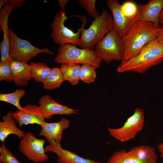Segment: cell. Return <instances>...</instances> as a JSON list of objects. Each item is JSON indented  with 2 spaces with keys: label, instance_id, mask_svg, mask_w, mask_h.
<instances>
[{
  "label": "cell",
  "instance_id": "484cf974",
  "mask_svg": "<svg viewBox=\"0 0 163 163\" xmlns=\"http://www.w3.org/2000/svg\"><path fill=\"white\" fill-rule=\"evenodd\" d=\"M122 5V9L127 18L138 20V5L132 1H127Z\"/></svg>",
  "mask_w": 163,
  "mask_h": 163
},
{
  "label": "cell",
  "instance_id": "cb8c5ba5",
  "mask_svg": "<svg viewBox=\"0 0 163 163\" xmlns=\"http://www.w3.org/2000/svg\"><path fill=\"white\" fill-rule=\"evenodd\" d=\"M25 91L22 89H17L14 92L8 94H0V101L10 104L15 106L18 110H23L20 103L21 99L25 94Z\"/></svg>",
  "mask_w": 163,
  "mask_h": 163
},
{
  "label": "cell",
  "instance_id": "7a4b0ae2",
  "mask_svg": "<svg viewBox=\"0 0 163 163\" xmlns=\"http://www.w3.org/2000/svg\"><path fill=\"white\" fill-rule=\"evenodd\" d=\"M163 60V43L156 38L145 45L136 56L121 62L117 67V71L119 73L133 72L144 73Z\"/></svg>",
  "mask_w": 163,
  "mask_h": 163
},
{
  "label": "cell",
  "instance_id": "1f68e13d",
  "mask_svg": "<svg viewBox=\"0 0 163 163\" xmlns=\"http://www.w3.org/2000/svg\"><path fill=\"white\" fill-rule=\"evenodd\" d=\"M157 147L160 153V157L163 158V142L160 143Z\"/></svg>",
  "mask_w": 163,
  "mask_h": 163
},
{
  "label": "cell",
  "instance_id": "6da1fadb",
  "mask_svg": "<svg viewBox=\"0 0 163 163\" xmlns=\"http://www.w3.org/2000/svg\"><path fill=\"white\" fill-rule=\"evenodd\" d=\"M161 28L152 23L137 20L126 36L122 37L123 47V62L137 55L143 47L160 34Z\"/></svg>",
  "mask_w": 163,
  "mask_h": 163
},
{
  "label": "cell",
  "instance_id": "7c38bea8",
  "mask_svg": "<svg viewBox=\"0 0 163 163\" xmlns=\"http://www.w3.org/2000/svg\"><path fill=\"white\" fill-rule=\"evenodd\" d=\"M49 142V144L44 147V151L45 152H50L55 153L59 163H99L98 161L84 158L72 152L63 149L60 142L56 140H51Z\"/></svg>",
  "mask_w": 163,
  "mask_h": 163
},
{
  "label": "cell",
  "instance_id": "603a6c76",
  "mask_svg": "<svg viewBox=\"0 0 163 163\" xmlns=\"http://www.w3.org/2000/svg\"><path fill=\"white\" fill-rule=\"evenodd\" d=\"M108 161L111 163H145L125 149L115 152L110 157Z\"/></svg>",
  "mask_w": 163,
  "mask_h": 163
},
{
  "label": "cell",
  "instance_id": "ac0fdd59",
  "mask_svg": "<svg viewBox=\"0 0 163 163\" xmlns=\"http://www.w3.org/2000/svg\"><path fill=\"white\" fill-rule=\"evenodd\" d=\"M2 119L3 121L0 122V141L4 143L11 134L16 135L20 139L24 137L26 132L18 127L12 117V113L8 112L2 117Z\"/></svg>",
  "mask_w": 163,
  "mask_h": 163
},
{
  "label": "cell",
  "instance_id": "3957f363",
  "mask_svg": "<svg viewBox=\"0 0 163 163\" xmlns=\"http://www.w3.org/2000/svg\"><path fill=\"white\" fill-rule=\"evenodd\" d=\"M82 21L80 32V47L82 49L93 50L95 45L113 28V18L104 8L100 16L92 21L89 28H85L86 17L81 16Z\"/></svg>",
  "mask_w": 163,
  "mask_h": 163
},
{
  "label": "cell",
  "instance_id": "7402d4cb",
  "mask_svg": "<svg viewBox=\"0 0 163 163\" xmlns=\"http://www.w3.org/2000/svg\"><path fill=\"white\" fill-rule=\"evenodd\" d=\"M29 65L31 67L32 77L37 82H43L52 69L44 63L31 62Z\"/></svg>",
  "mask_w": 163,
  "mask_h": 163
},
{
  "label": "cell",
  "instance_id": "836d02e7",
  "mask_svg": "<svg viewBox=\"0 0 163 163\" xmlns=\"http://www.w3.org/2000/svg\"><path fill=\"white\" fill-rule=\"evenodd\" d=\"M159 21L160 24L163 25V8L159 15Z\"/></svg>",
  "mask_w": 163,
  "mask_h": 163
},
{
  "label": "cell",
  "instance_id": "52a82bcc",
  "mask_svg": "<svg viewBox=\"0 0 163 163\" xmlns=\"http://www.w3.org/2000/svg\"><path fill=\"white\" fill-rule=\"evenodd\" d=\"M9 56L11 59L27 63L41 53L55 54L46 47L40 49L33 45L28 41L20 38L9 29Z\"/></svg>",
  "mask_w": 163,
  "mask_h": 163
},
{
  "label": "cell",
  "instance_id": "4316f807",
  "mask_svg": "<svg viewBox=\"0 0 163 163\" xmlns=\"http://www.w3.org/2000/svg\"><path fill=\"white\" fill-rule=\"evenodd\" d=\"M95 0H78L80 5L86 11L88 14L94 19L100 16L96 8Z\"/></svg>",
  "mask_w": 163,
  "mask_h": 163
},
{
  "label": "cell",
  "instance_id": "30bf717a",
  "mask_svg": "<svg viewBox=\"0 0 163 163\" xmlns=\"http://www.w3.org/2000/svg\"><path fill=\"white\" fill-rule=\"evenodd\" d=\"M107 4L113 15V28L121 37L127 34L137 20L126 17L123 13L122 5L116 0H107Z\"/></svg>",
  "mask_w": 163,
  "mask_h": 163
},
{
  "label": "cell",
  "instance_id": "4dcf8cb0",
  "mask_svg": "<svg viewBox=\"0 0 163 163\" xmlns=\"http://www.w3.org/2000/svg\"><path fill=\"white\" fill-rule=\"evenodd\" d=\"M58 2L62 9H65V7L69 2V0H58Z\"/></svg>",
  "mask_w": 163,
  "mask_h": 163
},
{
  "label": "cell",
  "instance_id": "83f0119b",
  "mask_svg": "<svg viewBox=\"0 0 163 163\" xmlns=\"http://www.w3.org/2000/svg\"><path fill=\"white\" fill-rule=\"evenodd\" d=\"M0 161L4 163H21L3 143L0 147Z\"/></svg>",
  "mask_w": 163,
  "mask_h": 163
},
{
  "label": "cell",
  "instance_id": "e0dca14e",
  "mask_svg": "<svg viewBox=\"0 0 163 163\" xmlns=\"http://www.w3.org/2000/svg\"><path fill=\"white\" fill-rule=\"evenodd\" d=\"M12 81L19 87L27 86L32 78L31 67L27 63L11 59L10 61Z\"/></svg>",
  "mask_w": 163,
  "mask_h": 163
},
{
  "label": "cell",
  "instance_id": "9a60e30c",
  "mask_svg": "<svg viewBox=\"0 0 163 163\" xmlns=\"http://www.w3.org/2000/svg\"><path fill=\"white\" fill-rule=\"evenodd\" d=\"M163 8V0H150L145 4L138 5V20L150 22L161 27L159 17Z\"/></svg>",
  "mask_w": 163,
  "mask_h": 163
},
{
  "label": "cell",
  "instance_id": "4fadbf2b",
  "mask_svg": "<svg viewBox=\"0 0 163 163\" xmlns=\"http://www.w3.org/2000/svg\"><path fill=\"white\" fill-rule=\"evenodd\" d=\"M14 8L11 4L7 2L3 5L0 11V25L3 33L0 45L1 62L10 61L11 60L9 56V29L8 21L9 16Z\"/></svg>",
  "mask_w": 163,
  "mask_h": 163
},
{
  "label": "cell",
  "instance_id": "ba28073f",
  "mask_svg": "<svg viewBox=\"0 0 163 163\" xmlns=\"http://www.w3.org/2000/svg\"><path fill=\"white\" fill-rule=\"evenodd\" d=\"M144 113L139 107L135 109L133 113L127 118L123 126L118 128H108L110 135L122 142L134 139L138 133L142 131L144 126Z\"/></svg>",
  "mask_w": 163,
  "mask_h": 163
},
{
  "label": "cell",
  "instance_id": "8fae6325",
  "mask_svg": "<svg viewBox=\"0 0 163 163\" xmlns=\"http://www.w3.org/2000/svg\"><path fill=\"white\" fill-rule=\"evenodd\" d=\"M38 107L45 119H50L55 115H72L78 114L77 110L60 104L51 96L45 95L38 100Z\"/></svg>",
  "mask_w": 163,
  "mask_h": 163
},
{
  "label": "cell",
  "instance_id": "277c9868",
  "mask_svg": "<svg viewBox=\"0 0 163 163\" xmlns=\"http://www.w3.org/2000/svg\"><path fill=\"white\" fill-rule=\"evenodd\" d=\"M54 60L60 64H88L96 68L100 66L102 61L97 57L94 50L79 49L69 44L59 46Z\"/></svg>",
  "mask_w": 163,
  "mask_h": 163
},
{
  "label": "cell",
  "instance_id": "d6a6232c",
  "mask_svg": "<svg viewBox=\"0 0 163 163\" xmlns=\"http://www.w3.org/2000/svg\"><path fill=\"white\" fill-rule=\"evenodd\" d=\"M161 32L160 34L157 38V40L160 43H163V25L161 26Z\"/></svg>",
  "mask_w": 163,
  "mask_h": 163
},
{
  "label": "cell",
  "instance_id": "f1b7e54d",
  "mask_svg": "<svg viewBox=\"0 0 163 163\" xmlns=\"http://www.w3.org/2000/svg\"><path fill=\"white\" fill-rule=\"evenodd\" d=\"M12 81V73L10 61L0 62V81Z\"/></svg>",
  "mask_w": 163,
  "mask_h": 163
},
{
  "label": "cell",
  "instance_id": "d590c367",
  "mask_svg": "<svg viewBox=\"0 0 163 163\" xmlns=\"http://www.w3.org/2000/svg\"><path fill=\"white\" fill-rule=\"evenodd\" d=\"M107 163H111L109 161H108L107 162Z\"/></svg>",
  "mask_w": 163,
  "mask_h": 163
},
{
  "label": "cell",
  "instance_id": "f546056e",
  "mask_svg": "<svg viewBox=\"0 0 163 163\" xmlns=\"http://www.w3.org/2000/svg\"><path fill=\"white\" fill-rule=\"evenodd\" d=\"M25 1V0H7V2L11 4L15 9L18 8L23 6Z\"/></svg>",
  "mask_w": 163,
  "mask_h": 163
},
{
  "label": "cell",
  "instance_id": "ffe728a7",
  "mask_svg": "<svg viewBox=\"0 0 163 163\" xmlns=\"http://www.w3.org/2000/svg\"><path fill=\"white\" fill-rule=\"evenodd\" d=\"M60 64V69L62 73L64 81H67L73 85L78 84L80 81L81 65L72 63Z\"/></svg>",
  "mask_w": 163,
  "mask_h": 163
},
{
  "label": "cell",
  "instance_id": "5bb4252c",
  "mask_svg": "<svg viewBox=\"0 0 163 163\" xmlns=\"http://www.w3.org/2000/svg\"><path fill=\"white\" fill-rule=\"evenodd\" d=\"M23 110L12 113V117L19 127L23 125L36 124L40 126L45 118L38 106L29 104L23 107Z\"/></svg>",
  "mask_w": 163,
  "mask_h": 163
},
{
  "label": "cell",
  "instance_id": "2e32d148",
  "mask_svg": "<svg viewBox=\"0 0 163 163\" xmlns=\"http://www.w3.org/2000/svg\"><path fill=\"white\" fill-rule=\"evenodd\" d=\"M70 121L64 117L57 122L49 123L45 121L40 126L41 127L39 135L44 137L49 142L53 140L61 141L64 130L69 127Z\"/></svg>",
  "mask_w": 163,
  "mask_h": 163
},
{
  "label": "cell",
  "instance_id": "8992f818",
  "mask_svg": "<svg viewBox=\"0 0 163 163\" xmlns=\"http://www.w3.org/2000/svg\"><path fill=\"white\" fill-rule=\"evenodd\" d=\"M69 17L66 16V9H61L54 16V19L50 26L52 30L51 36L54 43L59 46L69 44L80 46L81 26L77 32H74L66 27L64 22Z\"/></svg>",
  "mask_w": 163,
  "mask_h": 163
},
{
  "label": "cell",
  "instance_id": "d4e9b609",
  "mask_svg": "<svg viewBox=\"0 0 163 163\" xmlns=\"http://www.w3.org/2000/svg\"><path fill=\"white\" fill-rule=\"evenodd\" d=\"M96 67L88 64L81 65L80 73V80L89 84L94 83L96 78Z\"/></svg>",
  "mask_w": 163,
  "mask_h": 163
},
{
  "label": "cell",
  "instance_id": "e575fe53",
  "mask_svg": "<svg viewBox=\"0 0 163 163\" xmlns=\"http://www.w3.org/2000/svg\"><path fill=\"white\" fill-rule=\"evenodd\" d=\"M0 163H4L2 161H0Z\"/></svg>",
  "mask_w": 163,
  "mask_h": 163
},
{
  "label": "cell",
  "instance_id": "5b68a950",
  "mask_svg": "<svg viewBox=\"0 0 163 163\" xmlns=\"http://www.w3.org/2000/svg\"><path fill=\"white\" fill-rule=\"evenodd\" d=\"M94 50L97 58L109 64L113 61H122L123 47L122 38L112 28L95 45Z\"/></svg>",
  "mask_w": 163,
  "mask_h": 163
},
{
  "label": "cell",
  "instance_id": "44dd1931",
  "mask_svg": "<svg viewBox=\"0 0 163 163\" xmlns=\"http://www.w3.org/2000/svg\"><path fill=\"white\" fill-rule=\"evenodd\" d=\"M63 81L60 69L55 67L52 68L48 77L43 82V85L45 89L52 90L60 88Z\"/></svg>",
  "mask_w": 163,
  "mask_h": 163
},
{
  "label": "cell",
  "instance_id": "d6986e66",
  "mask_svg": "<svg viewBox=\"0 0 163 163\" xmlns=\"http://www.w3.org/2000/svg\"><path fill=\"white\" fill-rule=\"evenodd\" d=\"M128 152L145 163H157L158 155L155 149L148 145H142L132 147Z\"/></svg>",
  "mask_w": 163,
  "mask_h": 163
},
{
  "label": "cell",
  "instance_id": "9c48e42d",
  "mask_svg": "<svg viewBox=\"0 0 163 163\" xmlns=\"http://www.w3.org/2000/svg\"><path fill=\"white\" fill-rule=\"evenodd\" d=\"M44 140L37 138L32 132L26 133L21 139L19 150L29 160L34 163L45 162L48 159L44 151Z\"/></svg>",
  "mask_w": 163,
  "mask_h": 163
}]
</instances>
